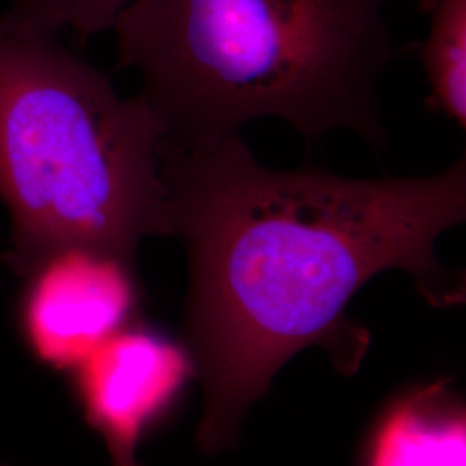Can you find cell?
Masks as SVG:
<instances>
[{"instance_id": "cell-4", "label": "cell", "mask_w": 466, "mask_h": 466, "mask_svg": "<svg viewBox=\"0 0 466 466\" xmlns=\"http://www.w3.org/2000/svg\"><path fill=\"white\" fill-rule=\"evenodd\" d=\"M23 279L19 329L35 358L56 370H75L137 311V265L107 250L59 248Z\"/></svg>"}, {"instance_id": "cell-5", "label": "cell", "mask_w": 466, "mask_h": 466, "mask_svg": "<svg viewBox=\"0 0 466 466\" xmlns=\"http://www.w3.org/2000/svg\"><path fill=\"white\" fill-rule=\"evenodd\" d=\"M190 354L146 327L127 325L75 368L86 421L107 448H137L192 375Z\"/></svg>"}, {"instance_id": "cell-7", "label": "cell", "mask_w": 466, "mask_h": 466, "mask_svg": "<svg viewBox=\"0 0 466 466\" xmlns=\"http://www.w3.org/2000/svg\"><path fill=\"white\" fill-rule=\"evenodd\" d=\"M431 28L420 44L432 109L466 128V0H435Z\"/></svg>"}, {"instance_id": "cell-1", "label": "cell", "mask_w": 466, "mask_h": 466, "mask_svg": "<svg viewBox=\"0 0 466 466\" xmlns=\"http://www.w3.org/2000/svg\"><path fill=\"white\" fill-rule=\"evenodd\" d=\"M169 235L188 259L185 332L204 387L198 444L230 446L250 404L299 350L323 346L339 371L367 352L346 308L373 277L408 273L437 308L465 299L437 242L465 223L466 156L423 177L350 178L261 165L240 135L161 144Z\"/></svg>"}, {"instance_id": "cell-3", "label": "cell", "mask_w": 466, "mask_h": 466, "mask_svg": "<svg viewBox=\"0 0 466 466\" xmlns=\"http://www.w3.org/2000/svg\"><path fill=\"white\" fill-rule=\"evenodd\" d=\"M163 128L59 35L0 16V200L5 261L25 277L52 250L90 246L137 263L169 235Z\"/></svg>"}, {"instance_id": "cell-8", "label": "cell", "mask_w": 466, "mask_h": 466, "mask_svg": "<svg viewBox=\"0 0 466 466\" xmlns=\"http://www.w3.org/2000/svg\"><path fill=\"white\" fill-rule=\"evenodd\" d=\"M135 0H9V7L2 16L59 35L71 30L80 42L90 36L113 30L117 17Z\"/></svg>"}, {"instance_id": "cell-2", "label": "cell", "mask_w": 466, "mask_h": 466, "mask_svg": "<svg viewBox=\"0 0 466 466\" xmlns=\"http://www.w3.org/2000/svg\"><path fill=\"white\" fill-rule=\"evenodd\" d=\"M389 0H135L117 17V66L177 147L280 119L308 146L337 130L387 149L379 84L396 46ZM425 13L435 0H415Z\"/></svg>"}, {"instance_id": "cell-9", "label": "cell", "mask_w": 466, "mask_h": 466, "mask_svg": "<svg viewBox=\"0 0 466 466\" xmlns=\"http://www.w3.org/2000/svg\"><path fill=\"white\" fill-rule=\"evenodd\" d=\"M113 466H138L135 461L134 448H109Z\"/></svg>"}, {"instance_id": "cell-6", "label": "cell", "mask_w": 466, "mask_h": 466, "mask_svg": "<svg viewBox=\"0 0 466 466\" xmlns=\"http://www.w3.org/2000/svg\"><path fill=\"white\" fill-rule=\"evenodd\" d=\"M371 466H466L465 413L442 383L420 390L389 415Z\"/></svg>"}]
</instances>
